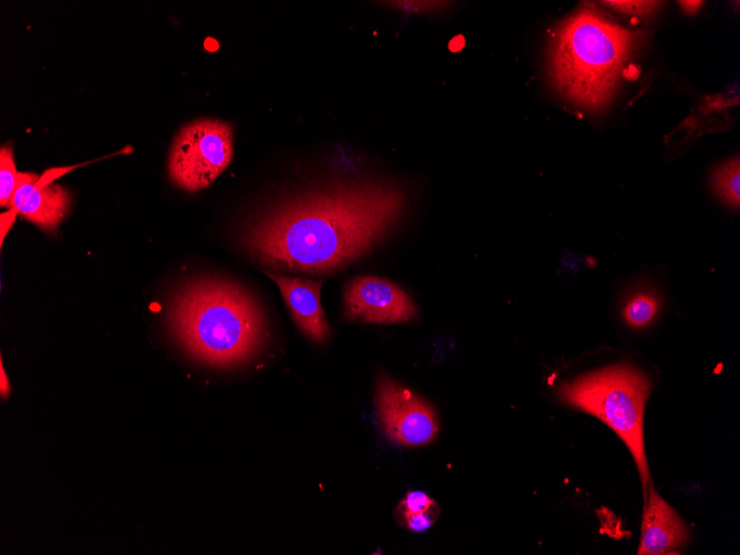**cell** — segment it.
Returning <instances> with one entry per match:
<instances>
[{"label":"cell","mask_w":740,"mask_h":555,"mask_svg":"<svg viewBox=\"0 0 740 555\" xmlns=\"http://www.w3.org/2000/svg\"><path fill=\"white\" fill-rule=\"evenodd\" d=\"M1 392L4 394L6 392H9L8 384H6V376L3 372V369L1 368Z\"/></svg>","instance_id":"19"},{"label":"cell","mask_w":740,"mask_h":555,"mask_svg":"<svg viewBox=\"0 0 740 555\" xmlns=\"http://www.w3.org/2000/svg\"><path fill=\"white\" fill-rule=\"evenodd\" d=\"M73 167H53L41 176L19 172L9 209L47 232H54L69 212L70 193L53 181Z\"/></svg>","instance_id":"8"},{"label":"cell","mask_w":740,"mask_h":555,"mask_svg":"<svg viewBox=\"0 0 740 555\" xmlns=\"http://www.w3.org/2000/svg\"><path fill=\"white\" fill-rule=\"evenodd\" d=\"M343 314L353 321L395 323L413 319L417 308L394 282L377 276H358L345 285Z\"/></svg>","instance_id":"7"},{"label":"cell","mask_w":740,"mask_h":555,"mask_svg":"<svg viewBox=\"0 0 740 555\" xmlns=\"http://www.w3.org/2000/svg\"><path fill=\"white\" fill-rule=\"evenodd\" d=\"M607 6L626 12V13H634V14H647L651 13L656 7L658 6L659 2H654V1H606L604 2Z\"/></svg>","instance_id":"16"},{"label":"cell","mask_w":740,"mask_h":555,"mask_svg":"<svg viewBox=\"0 0 740 555\" xmlns=\"http://www.w3.org/2000/svg\"><path fill=\"white\" fill-rule=\"evenodd\" d=\"M436 515L438 513L434 514L432 507L419 513L402 514L405 526L413 532H423L430 528L433 525Z\"/></svg>","instance_id":"15"},{"label":"cell","mask_w":740,"mask_h":555,"mask_svg":"<svg viewBox=\"0 0 740 555\" xmlns=\"http://www.w3.org/2000/svg\"><path fill=\"white\" fill-rule=\"evenodd\" d=\"M689 538L688 525L675 508L657 493L650 482L648 484L647 502L644 505L641 537L637 554L676 553L686 546Z\"/></svg>","instance_id":"10"},{"label":"cell","mask_w":740,"mask_h":555,"mask_svg":"<svg viewBox=\"0 0 740 555\" xmlns=\"http://www.w3.org/2000/svg\"><path fill=\"white\" fill-rule=\"evenodd\" d=\"M660 306L657 295L651 291L640 290L627 299L623 308V317L628 326L643 328L654 320Z\"/></svg>","instance_id":"11"},{"label":"cell","mask_w":740,"mask_h":555,"mask_svg":"<svg viewBox=\"0 0 740 555\" xmlns=\"http://www.w3.org/2000/svg\"><path fill=\"white\" fill-rule=\"evenodd\" d=\"M643 35L610 21L594 6L582 7L552 35L548 70L553 84L580 107L605 109Z\"/></svg>","instance_id":"3"},{"label":"cell","mask_w":740,"mask_h":555,"mask_svg":"<svg viewBox=\"0 0 740 555\" xmlns=\"http://www.w3.org/2000/svg\"><path fill=\"white\" fill-rule=\"evenodd\" d=\"M232 126L216 119H198L175 135L168 156V176L178 187L197 192L209 186L233 158Z\"/></svg>","instance_id":"5"},{"label":"cell","mask_w":740,"mask_h":555,"mask_svg":"<svg viewBox=\"0 0 740 555\" xmlns=\"http://www.w3.org/2000/svg\"><path fill=\"white\" fill-rule=\"evenodd\" d=\"M168 322L185 351L212 367L245 364L267 340L265 315L256 299L240 286L217 278L182 286L169 305Z\"/></svg>","instance_id":"2"},{"label":"cell","mask_w":740,"mask_h":555,"mask_svg":"<svg viewBox=\"0 0 740 555\" xmlns=\"http://www.w3.org/2000/svg\"><path fill=\"white\" fill-rule=\"evenodd\" d=\"M713 188L729 205L738 208L740 205V163L739 157L721 165L712 176Z\"/></svg>","instance_id":"12"},{"label":"cell","mask_w":740,"mask_h":555,"mask_svg":"<svg viewBox=\"0 0 740 555\" xmlns=\"http://www.w3.org/2000/svg\"><path fill=\"white\" fill-rule=\"evenodd\" d=\"M680 4L687 12H695L700 7L701 2L700 1H681Z\"/></svg>","instance_id":"18"},{"label":"cell","mask_w":740,"mask_h":555,"mask_svg":"<svg viewBox=\"0 0 740 555\" xmlns=\"http://www.w3.org/2000/svg\"><path fill=\"white\" fill-rule=\"evenodd\" d=\"M650 390L651 381L630 363L586 373L558 389L565 403L605 422L627 445L639 472L644 505L651 482L644 443V412Z\"/></svg>","instance_id":"4"},{"label":"cell","mask_w":740,"mask_h":555,"mask_svg":"<svg viewBox=\"0 0 740 555\" xmlns=\"http://www.w3.org/2000/svg\"><path fill=\"white\" fill-rule=\"evenodd\" d=\"M377 419L386 436L403 446L431 443L439 432L433 407L386 373H379L374 392Z\"/></svg>","instance_id":"6"},{"label":"cell","mask_w":740,"mask_h":555,"mask_svg":"<svg viewBox=\"0 0 740 555\" xmlns=\"http://www.w3.org/2000/svg\"><path fill=\"white\" fill-rule=\"evenodd\" d=\"M405 207L404 193L386 182H339L265 212L246 243L270 270L327 274L371 251Z\"/></svg>","instance_id":"1"},{"label":"cell","mask_w":740,"mask_h":555,"mask_svg":"<svg viewBox=\"0 0 740 555\" xmlns=\"http://www.w3.org/2000/svg\"><path fill=\"white\" fill-rule=\"evenodd\" d=\"M434 501L421 491H411L401 501L399 511L404 513H419L429 510L434 505Z\"/></svg>","instance_id":"14"},{"label":"cell","mask_w":740,"mask_h":555,"mask_svg":"<svg viewBox=\"0 0 740 555\" xmlns=\"http://www.w3.org/2000/svg\"><path fill=\"white\" fill-rule=\"evenodd\" d=\"M265 274L278 286L299 330L317 343L326 342L330 327L320 304L322 280L291 277L271 270H265Z\"/></svg>","instance_id":"9"},{"label":"cell","mask_w":740,"mask_h":555,"mask_svg":"<svg viewBox=\"0 0 740 555\" xmlns=\"http://www.w3.org/2000/svg\"><path fill=\"white\" fill-rule=\"evenodd\" d=\"M16 215H17V213H14L11 209H9L7 213L1 214V244L3 241L6 233L9 230V228L13 224Z\"/></svg>","instance_id":"17"},{"label":"cell","mask_w":740,"mask_h":555,"mask_svg":"<svg viewBox=\"0 0 740 555\" xmlns=\"http://www.w3.org/2000/svg\"><path fill=\"white\" fill-rule=\"evenodd\" d=\"M13 151L10 145L0 148V205L9 207L18 183Z\"/></svg>","instance_id":"13"}]
</instances>
